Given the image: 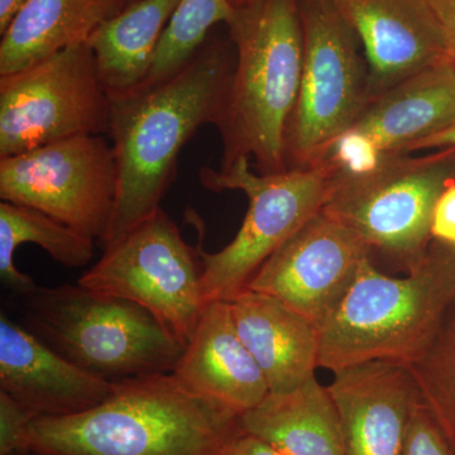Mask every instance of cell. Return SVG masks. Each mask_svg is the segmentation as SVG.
<instances>
[{"label": "cell", "instance_id": "1", "mask_svg": "<svg viewBox=\"0 0 455 455\" xmlns=\"http://www.w3.org/2000/svg\"><path fill=\"white\" fill-rule=\"evenodd\" d=\"M235 65V44L212 31L178 73L112 99L108 137L118 188L103 248L161 208L182 148L202 125L217 121Z\"/></svg>", "mask_w": 455, "mask_h": 455}, {"label": "cell", "instance_id": "2", "mask_svg": "<svg viewBox=\"0 0 455 455\" xmlns=\"http://www.w3.org/2000/svg\"><path fill=\"white\" fill-rule=\"evenodd\" d=\"M239 416L188 390L173 372L113 382L80 414L37 418L29 455H221Z\"/></svg>", "mask_w": 455, "mask_h": 455}, {"label": "cell", "instance_id": "3", "mask_svg": "<svg viewBox=\"0 0 455 455\" xmlns=\"http://www.w3.org/2000/svg\"><path fill=\"white\" fill-rule=\"evenodd\" d=\"M228 35L235 65L214 125L221 166L254 161L262 175L283 172L284 136L298 100L304 62L299 0H252L235 8Z\"/></svg>", "mask_w": 455, "mask_h": 455}, {"label": "cell", "instance_id": "4", "mask_svg": "<svg viewBox=\"0 0 455 455\" xmlns=\"http://www.w3.org/2000/svg\"><path fill=\"white\" fill-rule=\"evenodd\" d=\"M454 293V244L433 239L423 260L403 277L382 274L368 259L317 328L319 367L335 373L377 361L409 366Z\"/></svg>", "mask_w": 455, "mask_h": 455}, {"label": "cell", "instance_id": "5", "mask_svg": "<svg viewBox=\"0 0 455 455\" xmlns=\"http://www.w3.org/2000/svg\"><path fill=\"white\" fill-rule=\"evenodd\" d=\"M20 323L86 372L108 382L173 372L185 347L139 304L77 283L18 296Z\"/></svg>", "mask_w": 455, "mask_h": 455}, {"label": "cell", "instance_id": "6", "mask_svg": "<svg viewBox=\"0 0 455 455\" xmlns=\"http://www.w3.org/2000/svg\"><path fill=\"white\" fill-rule=\"evenodd\" d=\"M454 182L455 147L386 156L362 175L338 170L322 212L352 230L372 259L382 257L406 275L429 250L436 203Z\"/></svg>", "mask_w": 455, "mask_h": 455}, {"label": "cell", "instance_id": "7", "mask_svg": "<svg viewBox=\"0 0 455 455\" xmlns=\"http://www.w3.org/2000/svg\"><path fill=\"white\" fill-rule=\"evenodd\" d=\"M339 167L331 160L302 170L256 173L248 158L220 170L203 167L200 182L211 191L241 190L248 211L238 233L218 252L208 253L199 241L202 290L206 304L229 301L248 283L278 248L322 212Z\"/></svg>", "mask_w": 455, "mask_h": 455}, {"label": "cell", "instance_id": "8", "mask_svg": "<svg viewBox=\"0 0 455 455\" xmlns=\"http://www.w3.org/2000/svg\"><path fill=\"white\" fill-rule=\"evenodd\" d=\"M299 4L304 62L284 136L286 170L324 163L371 99L361 42L333 0H299Z\"/></svg>", "mask_w": 455, "mask_h": 455}, {"label": "cell", "instance_id": "9", "mask_svg": "<svg viewBox=\"0 0 455 455\" xmlns=\"http://www.w3.org/2000/svg\"><path fill=\"white\" fill-rule=\"evenodd\" d=\"M202 275L199 247H190L160 208L107 245L77 283L145 307L185 347L206 305Z\"/></svg>", "mask_w": 455, "mask_h": 455}, {"label": "cell", "instance_id": "10", "mask_svg": "<svg viewBox=\"0 0 455 455\" xmlns=\"http://www.w3.org/2000/svg\"><path fill=\"white\" fill-rule=\"evenodd\" d=\"M112 99L89 44L0 76V158L73 137L108 136Z\"/></svg>", "mask_w": 455, "mask_h": 455}, {"label": "cell", "instance_id": "11", "mask_svg": "<svg viewBox=\"0 0 455 455\" xmlns=\"http://www.w3.org/2000/svg\"><path fill=\"white\" fill-rule=\"evenodd\" d=\"M118 172L106 136H79L0 158V199L28 206L103 243Z\"/></svg>", "mask_w": 455, "mask_h": 455}, {"label": "cell", "instance_id": "12", "mask_svg": "<svg viewBox=\"0 0 455 455\" xmlns=\"http://www.w3.org/2000/svg\"><path fill=\"white\" fill-rule=\"evenodd\" d=\"M368 259L370 248L352 230L320 212L263 263L247 289L274 296L317 331Z\"/></svg>", "mask_w": 455, "mask_h": 455}, {"label": "cell", "instance_id": "13", "mask_svg": "<svg viewBox=\"0 0 455 455\" xmlns=\"http://www.w3.org/2000/svg\"><path fill=\"white\" fill-rule=\"evenodd\" d=\"M339 414L344 455H401L421 403L409 368L377 361L344 368L326 386Z\"/></svg>", "mask_w": 455, "mask_h": 455}, {"label": "cell", "instance_id": "14", "mask_svg": "<svg viewBox=\"0 0 455 455\" xmlns=\"http://www.w3.org/2000/svg\"><path fill=\"white\" fill-rule=\"evenodd\" d=\"M357 33L371 98L448 55L429 0H333Z\"/></svg>", "mask_w": 455, "mask_h": 455}, {"label": "cell", "instance_id": "15", "mask_svg": "<svg viewBox=\"0 0 455 455\" xmlns=\"http://www.w3.org/2000/svg\"><path fill=\"white\" fill-rule=\"evenodd\" d=\"M112 388V382L66 361L2 313L0 391L37 418L80 414L103 403Z\"/></svg>", "mask_w": 455, "mask_h": 455}, {"label": "cell", "instance_id": "16", "mask_svg": "<svg viewBox=\"0 0 455 455\" xmlns=\"http://www.w3.org/2000/svg\"><path fill=\"white\" fill-rule=\"evenodd\" d=\"M173 373L188 390L238 416L259 406L269 394L256 359L236 333L228 301L204 307Z\"/></svg>", "mask_w": 455, "mask_h": 455}, {"label": "cell", "instance_id": "17", "mask_svg": "<svg viewBox=\"0 0 455 455\" xmlns=\"http://www.w3.org/2000/svg\"><path fill=\"white\" fill-rule=\"evenodd\" d=\"M455 123V62L447 56L371 98L349 131L383 157L410 149Z\"/></svg>", "mask_w": 455, "mask_h": 455}, {"label": "cell", "instance_id": "18", "mask_svg": "<svg viewBox=\"0 0 455 455\" xmlns=\"http://www.w3.org/2000/svg\"><path fill=\"white\" fill-rule=\"evenodd\" d=\"M229 302L239 338L256 359L269 392L298 387L319 367L315 326L267 293L244 290Z\"/></svg>", "mask_w": 455, "mask_h": 455}, {"label": "cell", "instance_id": "19", "mask_svg": "<svg viewBox=\"0 0 455 455\" xmlns=\"http://www.w3.org/2000/svg\"><path fill=\"white\" fill-rule=\"evenodd\" d=\"M124 8L119 0H26L2 33L0 76L88 44L99 27Z\"/></svg>", "mask_w": 455, "mask_h": 455}, {"label": "cell", "instance_id": "20", "mask_svg": "<svg viewBox=\"0 0 455 455\" xmlns=\"http://www.w3.org/2000/svg\"><path fill=\"white\" fill-rule=\"evenodd\" d=\"M239 427L284 455H344L337 406L315 374L292 390L269 392L239 416Z\"/></svg>", "mask_w": 455, "mask_h": 455}, {"label": "cell", "instance_id": "21", "mask_svg": "<svg viewBox=\"0 0 455 455\" xmlns=\"http://www.w3.org/2000/svg\"><path fill=\"white\" fill-rule=\"evenodd\" d=\"M180 0H140L99 27L88 44L110 99L139 89Z\"/></svg>", "mask_w": 455, "mask_h": 455}, {"label": "cell", "instance_id": "22", "mask_svg": "<svg viewBox=\"0 0 455 455\" xmlns=\"http://www.w3.org/2000/svg\"><path fill=\"white\" fill-rule=\"evenodd\" d=\"M32 243L56 262L76 268L88 265L94 257V239L84 235L36 209L7 202L0 203V277L16 296L38 286L28 275L16 267L14 254L20 245Z\"/></svg>", "mask_w": 455, "mask_h": 455}, {"label": "cell", "instance_id": "23", "mask_svg": "<svg viewBox=\"0 0 455 455\" xmlns=\"http://www.w3.org/2000/svg\"><path fill=\"white\" fill-rule=\"evenodd\" d=\"M421 405L455 451V293L418 358L406 366Z\"/></svg>", "mask_w": 455, "mask_h": 455}, {"label": "cell", "instance_id": "24", "mask_svg": "<svg viewBox=\"0 0 455 455\" xmlns=\"http://www.w3.org/2000/svg\"><path fill=\"white\" fill-rule=\"evenodd\" d=\"M235 14L229 0H180L156 52L145 83L155 85L178 73L208 40L218 25H228ZM139 88V89H140Z\"/></svg>", "mask_w": 455, "mask_h": 455}, {"label": "cell", "instance_id": "25", "mask_svg": "<svg viewBox=\"0 0 455 455\" xmlns=\"http://www.w3.org/2000/svg\"><path fill=\"white\" fill-rule=\"evenodd\" d=\"M37 416L0 391V455L28 454V435Z\"/></svg>", "mask_w": 455, "mask_h": 455}, {"label": "cell", "instance_id": "26", "mask_svg": "<svg viewBox=\"0 0 455 455\" xmlns=\"http://www.w3.org/2000/svg\"><path fill=\"white\" fill-rule=\"evenodd\" d=\"M401 455H455L444 434L421 403L416 407Z\"/></svg>", "mask_w": 455, "mask_h": 455}, {"label": "cell", "instance_id": "27", "mask_svg": "<svg viewBox=\"0 0 455 455\" xmlns=\"http://www.w3.org/2000/svg\"><path fill=\"white\" fill-rule=\"evenodd\" d=\"M431 235L436 241L455 245V182L445 188L436 203Z\"/></svg>", "mask_w": 455, "mask_h": 455}, {"label": "cell", "instance_id": "28", "mask_svg": "<svg viewBox=\"0 0 455 455\" xmlns=\"http://www.w3.org/2000/svg\"><path fill=\"white\" fill-rule=\"evenodd\" d=\"M221 455H284L274 445L239 429L238 433L230 439Z\"/></svg>", "mask_w": 455, "mask_h": 455}, {"label": "cell", "instance_id": "29", "mask_svg": "<svg viewBox=\"0 0 455 455\" xmlns=\"http://www.w3.org/2000/svg\"><path fill=\"white\" fill-rule=\"evenodd\" d=\"M429 3L444 36L448 55L455 62V0H429Z\"/></svg>", "mask_w": 455, "mask_h": 455}, {"label": "cell", "instance_id": "30", "mask_svg": "<svg viewBox=\"0 0 455 455\" xmlns=\"http://www.w3.org/2000/svg\"><path fill=\"white\" fill-rule=\"evenodd\" d=\"M447 147H455V123L451 127L440 132V133L435 134V136L416 143V145L410 149L409 154L415 151H423V149H439L447 148Z\"/></svg>", "mask_w": 455, "mask_h": 455}, {"label": "cell", "instance_id": "31", "mask_svg": "<svg viewBox=\"0 0 455 455\" xmlns=\"http://www.w3.org/2000/svg\"><path fill=\"white\" fill-rule=\"evenodd\" d=\"M26 0H0V35L5 31Z\"/></svg>", "mask_w": 455, "mask_h": 455}, {"label": "cell", "instance_id": "32", "mask_svg": "<svg viewBox=\"0 0 455 455\" xmlns=\"http://www.w3.org/2000/svg\"><path fill=\"white\" fill-rule=\"evenodd\" d=\"M230 4L233 5V8L241 7V5L247 4V3L252 2V0H229Z\"/></svg>", "mask_w": 455, "mask_h": 455}, {"label": "cell", "instance_id": "33", "mask_svg": "<svg viewBox=\"0 0 455 455\" xmlns=\"http://www.w3.org/2000/svg\"><path fill=\"white\" fill-rule=\"evenodd\" d=\"M124 7H128V5L134 4V3L140 2V0H119Z\"/></svg>", "mask_w": 455, "mask_h": 455}, {"label": "cell", "instance_id": "34", "mask_svg": "<svg viewBox=\"0 0 455 455\" xmlns=\"http://www.w3.org/2000/svg\"><path fill=\"white\" fill-rule=\"evenodd\" d=\"M12 455H20V454H12Z\"/></svg>", "mask_w": 455, "mask_h": 455}]
</instances>
